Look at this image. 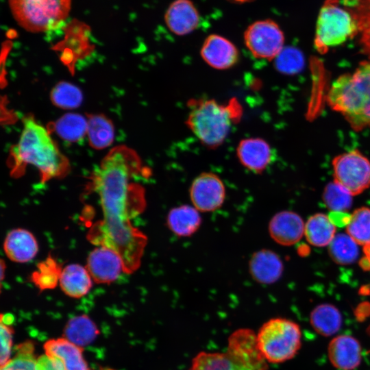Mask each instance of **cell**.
<instances>
[{"instance_id": "4316f807", "label": "cell", "mask_w": 370, "mask_h": 370, "mask_svg": "<svg viewBox=\"0 0 370 370\" xmlns=\"http://www.w3.org/2000/svg\"><path fill=\"white\" fill-rule=\"evenodd\" d=\"M310 323L318 334L330 336L340 330L342 317L334 306L328 304H320L312 311Z\"/></svg>"}, {"instance_id": "44dd1931", "label": "cell", "mask_w": 370, "mask_h": 370, "mask_svg": "<svg viewBox=\"0 0 370 370\" xmlns=\"http://www.w3.org/2000/svg\"><path fill=\"white\" fill-rule=\"evenodd\" d=\"M166 223L170 230L179 237H188L195 234L201 223L199 211L193 206L182 205L168 213Z\"/></svg>"}, {"instance_id": "9c48e42d", "label": "cell", "mask_w": 370, "mask_h": 370, "mask_svg": "<svg viewBox=\"0 0 370 370\" xmlns=\"http://www.w3.org/2000/svg\"><path fill=\"white\" fill-rule=\"evenodd\" d=\"M244 43L256 59L272 60L284 46V35L279 25L267 18L251 23L243 34Z\"/></svg>"}, {"instance_id": "836d02e7", "label": "cell", "mask_w": 370, "mask_h": 370, "mask_svg": "<svg viewBox=\"0 0 370 370\" xmlns=\"http://www.w3.org/2000/svg\"><path fill=\"white\" fill-rule=\"evenodd\" d=\"M323 199L332 212H345L351 207L352 195L334 181L325 187Z\"/></svg>"}, {"instance_id": "8992f818", "label": "cell", "mask_w": 370, "mask_h": 370, "mask_svg": "<svg viewBox=\"0 0 370 370\" xmlns=\"http://www.w3.org/2000/svg\"><path fill=\"white\" fill-rule=\"evenodd\" d=\"M259 349L269 363L292 359L300 349L301 332L295 322L282 317L264 322L256 333Z\"/></svg>"}, {"instance_id": "3957f363", "label": "cell", "mask_w": 370, "mask_h": 370, "mask_svg": "<svg viewBox=\"0 0 370 370\" xmlns=\"http://www.w3.org/2000/svg\"><path fill=\"white\" fill-rule=\"evenodd\" d=\"M327 101L356 132L370 127V60L351 73L339 75L331 84Z\"/></svg>"}, {"instance_id": "d4e9b609", "label": "cell", "mask_w": 370, "mask_h": 370, "mask_svg": "<svg viewBox=\"0 0 370 370\" xmlns=\"http://www.w3.org/2000/svg\"><path fill=\"white\" fill-rule=\"evenodd\" d=\"M336 225L329 216L317 213L305 224L304 235L308 242L316 247L329 245L336 236Z\"/></svg>"}, {"instance_id": "7bdbcfd3", "label": "cell", "mask_w": 370, "mask_h": 370, "mask_svg": "<svg viewBox=\"0 0 370 370\" xmlns=\"http://www.w3.org/2000/svg\"><path fill=\"white\" fill-rule=\"evenodd\" d=\"M367 331L368 334L370 336V325H369V326L368 327Z\"/></svg>"}, {"instance_id": "1f68e13d", "label": "cell", "mask_w": 370, "mask_h": 370, "mask_svg": "<svg viewBox=\"0 0 370 370\" xmlns=\"http://www.w3.org/2000/svg\"><path fill=\"white\" fill-rule=\"evenodd\" d=\"M50 99L55 106L70 110L78 108L82 104L83 95L75 85L60 82L52 88Z\"/></svg>"}, {"instance_id": "ba28073f", "label": "cell", "mask_w": 370, "mask_h": 370, "mask_svg": "<svg viewBox=\"0 0 370 370\" xmlns=\"http://www.w3.org/2000/svg\"><path fill=\"white\" fill-rule=\"evenodd\" d=\"M334 181L352 195L370 187V160L355 149L336 156L332 162Z\"/></svg>"}, {"instance_id": "e575fe53", "label": "cell", "mask_w": 370, "mask_h": 370, "mask_svg": "<svg viewBox=\"0 0 370 370\" xmlns=\"http://www.w3.org/2000/svg\"><path fill=\"white\" fill-rule=\"evenodd\" d=\"M34 349L29 341L18 345L14 356L1 366V370H37Z\"/></svg>"}, {"instance_id": "5b68a950", "label": "cell", "mask_w": 370, "mask_h": 370, "mask_svg": "<svg viewBox=\"0 0 370 370\" xmlns=\"http://www.w3.org/2000/svg\"><path fill=\"white\" fill-rule=\"evenodd\" d=\"M72 0H9L12 14L25 30L46 32L58 28L69 17Z\"/></svg>"}, {"instance_id": "8fae6325", "label": "cell", "mask_w": 370, "mask_h": 370, "mask_svg": "<svg viewBox=\"0 0 370 370\" xmlns=\"http://www.w3.org/2000/svg\"><path fill=\"white\" fill-rule=\"evenodd\" d=\"M189 195L193 206L199 212H214L224 203L225 187L217 174L203 172L193 180Z\"/></svg>"}, {"instance_id": "f35d334b", "label": "cell", "mask_w": 370, "mask_h": 370, "mask_svg": "<svg viewBox=\"0 0 370 370\" xmlns=\"http://www.w3.org/2000/svg\"><path fill=\"white\" fill-rule=\"evenodd\" d=\"M365 256L360 262V266L368 271H370V246L363 247Z\"/></svg>"}, {"instance_id": "7c38bea8", "label": "cell", "mask_w": 370, "mask_h": 370, "mask_svg": "<svg viewBox=\"0 0 370 370\" xmlns=\"http://www.w3.org/2000/svg\"><path fill=\"white\" fill-rule=\"evenodd\" d=\"M200 55L209 66L217 70H227L234 66L240 58L237 47L219 34L208 35L201 45Z\"/></svg>"}, {"instance_id": "b9f144b4", "label": "cell", "mask_w": 370, "mask_h": 370, "mask_svg": "<svg viewBox=\"0 0 370 370\" xmlns=\"http://www.w3.org/2000/svg\"><path fill=\"white\" fill-rule=\"evenodd\" d=\"M229 1H233V2L244 3V2L251 1L253 0H229Z\"/></svg>"}, {"instance_id": "ffe728a7", "label": "cell", "mask_w": 370, "mask_h": 370, "mask_svg": "<svg viewBox=\"0 0 370 370\" xmlns=\"http://www.w3.org/2000/svg\"><path fill=\"white\" fill-rule=\"evenodd\" d=\"M45 354L58 359L64 370H89L83 357L82 347L66 338L50 339L44 344Z\"/></svg>"}, {"instance_id": "8d00e7d4", "label": "cell", "mask_w": 370, "mask_h": 370, "mask_svg": "<svg viewBox=\"0 0 370 370\" xmlns=\"http://www.w3.org/2000/svg\"><path fill=\"white\" fill-rule=\"evenodd\" d=\"M13 330L10 325L1 323V366L10 360Z\"/></svg>"}, {"instance_id": "603a6c76", "label": "cell", "mask_w": 370, "mask_h": 370, "mask_svg": "<svg viewBox=\"0 0 370 370\" xmlns=\"http://www.w3.org/2000/svg\"><path fill=\"white\" fill-rule=\"evenodd\" d=\"M341 2L356 20L360 47L370 60V0H341Z\"/></svg>"}, {"instance_id": "6da1fadb", "label": "cell", "mask_w": 370, "mask_h": 370, "mask_svg": "<svg viewBox=\"0 0 370 370\" xmlns=\"http://www.w3.org/2000/svg\"><path fill=\"white\" fill-rule=\"evenodd\" d=\"M143 173L136 152L118 145L104 156L89 178V189L98 195L102 217L90 225L86 238L97 247L116 252L127 274L140 267L147 243V237L132 224L146 207L144 187L136 180Z\"/></svg>"}, {"instance_id": "d590c367", "label": "cell", "mask_w": 370, "mask_h": 370, "mask_svg": "<svg viewBox=\"0 0 370 370\" xmlns=\"http://www.w3.org/2000/svg\"><path fill=\"white\" fill-rule=\"evenodd\" d=\"M275 60L276 68L284 73L297 72L303 63L301 52L292 47H284Z\"/></svg>"}, {"instance_id": "5bb4252c", "label": "cell", "mask_w": 370, "mask_h": 370, "mask_svg": "<svg viewBox=\"0 0 370 370\" xmlns=\"http://www.w3.org/2000/svg\"><path fill=\"white\" fill-rule=\"evenodd\" d=\"M236 157L247 170L260 174L272 162L273 151L269 143L259 137L241 140L236 149Z\"/></svg>"}, {"instance_id": "ac0fdd59", "label": "cell", "mask_w": 370, "mask_h": 370, "mask_svg": "<svg viewBox=\"0 0 370 370\" xmlns=\"http://www.w3.org/2000/svg\"><path fill=\"white\" fill-rule=\"evenodd\" d=\"M283 263L275 252L261 249L255 252L249 262L252 278L258 283L269 284L277 282L283 272Z\"/></svg>"}, {"instance_id": "7402d4cb", "label": "cell", "mask_w": 370, "mask_h": 370, "mask_svg": "<svg viewBox=\"0 0 370 370\" xmlns=\"http://www.w3.org/2000/svg\"><path fill=\"white\" fill-rule=\"evenodd\" d=\"M92 280L86 267L79 264H71L62 269L59 284L66 295L80 298L90 290Z\"/></svg>"}, {"instance_id": "4dcf8cb0", "label": "cell", "mask_w": 370, "mask_h": 370, "mask_svg": "<svg viewBox=\"0 0 370 370\" xmlns=\"http://www.w3.org/2000/svg\"><path fill=\"white\" fill-rule=\"evenodd\" d=\"M358 244L347 234H336L329 246V254L339 264H349L358 258Z\"/></svg>"}, {"instance_id": "277c9868", "label": "cell", "mask_w": 370, "mask_h": 370, "mask_svg": "<svg viewBox=\"0 0 370 370\" xmlns=\"http://www.w3.org/2000/svg\"><path fill=\"white\" fill-rule=\"evenodd\" d=\"M188 108L186 126L204 146L212 149L224 143L242 114L241 106L235 99L227 103L214 99H192Z\"/></svg>"}, {"instance_id": "e0dca14e", "label": "cell", "mask_w": 370, "mask_h": 370, "mask_svg": "<svg viewBox=\"0 0 370 370\" xmlns=\"http://www.w3.org/2000/svg\"><path fill=\"white\" fill-rule=\"evenodd\" d=\"M361 346L353 336L340 335L331 340L328 357L332 365L340 370H353L361 362Z\"/></svg>"}, {"instance_id": "d6a6232c", "label": "cell", "mask_w": 370, "mask_h": 370, "mask_svg": "<svg viewBox=\"0 0 370 370\" xmlns=\"http://www.w3.org/2000/svg\"><path fill=\"white\" fill-rule=\"evenodd\" d=\"M188 370H234L225 352L202 351L192 359Z\"/></svg>"}, {"instance_id": "60d3db41", "label": "cell", "mask_w": 370, "mask_h": 370, "mask_svg": "<svg viewBox=\"0 0 370 370\" xmlns=\"http://www.w3.org/2000/svg\"><path fill=\"white\" fill-rule=\"evenodd\" d=\"M5 264L3 261V260H1V281L3 280L5 275H4V273H5Z\"/></svg>"}, {"instance_id": "4fadbf2b", "label": "cell", "mask_w": 370, "mask_h": 370, "mask_svg": "<svg viewBox=\"0 0 370 370\" xmlns=\"http://www.w3.org/2000/svg\"><path fill=\"white\" fill-rule=\"evenodd\" d=\"M86 267L93 281L98 284H110L123 272L120 256L102 246L97 247L89 254Z\"/></svg>"}, {"instance_id": "52a82bcc", "label": "cell", "mask_w": 370, "mask_h": 370, "mask_svg": "<svg viewBox=\"0 0 370 370\" xmlns=\"http://www.w3.org/2000/svg\"><path fill=\"white\" fill-rule=\"evenodd\" d=\"M358 25L341 0H325L319 12L314 45L321 54L357 36Z\"/></svg>"}, {"instance_id": "f546056e", "label": "cell", "mask_w": 370, "mask_h": 370, "mask_svg": "<svg viewBox=\"0 0 370 370\" xmlns=\"http://www.w3.org/2000/svg\"><path fill=\"white\" fill-rule=\"evenodd\" d=\"M346 232L358 245L370 246V208L355 210L346 225Z\"/></svg>"}, {"instance_id": "484cf974", "label": "cell", "mask_w": 370, "mask_h": 370, "mask_svg": "<svg viewBox=\"0 0 370 370\" xmlns=\"http://www.w3.org/2000/svg\"><path fill=\"white\" fill-rule=\"evenodd\" d=\"M87 136L90 145L95 149H103L114 141V127L105 115L89 114L88 116Z\"/></svg>"}, {"instance_id": "30bf717a", "label": "cell", "mask_w": 370, "mask_h": 370, "mask_svg": "<svg viewBox=\"0 0 370 370\" xmlns=\"http://www.w3.org/2000/svg\"><path fill=\"white\" fill-rule=\"evenodd\" d=\"M234 370H267L268 362L262 354L256 333L249 328H239L228 337L225 351Z\"/></svg>"}, {"instance_id": "9a60e30c", "label": "cell", "mask_w": 370, "mask_h": 370, "mask_svg": "<svg viewBox=\"0 0 370 370\" xmlns=\"http://www.w3.org/2000/svg\"><path fill=\"white\" fill-rule=\"evenodd\" d=\"M200 21L199 11L190 0H174L164 13L166 27L177 36L192 33L198 28Z\"/></svg>"}, {"instance_id": "7a4b0ae2", "label": "cell", "mask_w": 370, "mask_h": 370, "mask_svg": "<svg viewBox=\"0 0 370 370\" xmlns=\"http://www.w3.org/2000/svg\"><path fill=\"white\" fill-rule=\"evenodd\" d=\"M23 123L22 132L16 144L12 147L8 160L11 175L20 177L26 166L32 165L38 170L42 183L64 177L71 165L48 128L30 115L24 117Z\"/></svg>"}, {"instance_id": "cb8c5ba5", "label": "cell", "mask_w": 370, "mask_h": 370, "mask_svg": "<svg viewBox=\"0 0 370 370\" xmlns=\"http://www.w3.org/2000/svg\"><path fill=\"white\" fill-rule=\"evenodd\" d=\"M88 119L77 113H66L50 123L48 130L55 132L61 139L77 142L87 135Z\"/></svg>"}, {"instance_id": "f1b7e54d", "label": "cell", "mask_w": 370, "mask_h": 370, "mask_svg": "<svg viewBox=\"0 0 370 370\" xmlns=\"http://www.w3.org/2000/svg\"><path fill=\"white\" fill-rule=\"evenodd\" d=\"M62 271L61 266L49 255L38 264L30 279L40 291L53 289L60 282Z\"/></svg>"}, {"instance_id": "2e32d148", "label": "cell", "mask_w": 370, "mask_h": 370, "mask_svg": "<svg viewBox=\"0 0 370 370\" xmlns=\"http://www.w3.org/2000/svg\"><path fill=\"white\" fill-rule=\"evenodd\" d=\"M305 224L297 213L292 211H281L270 220L269 232L277 243L284 246L293 245L300 241L304 235Z\"/></svg>"}, {"instance_id": "d6986e66", "label": "cell", "mask_w": 370, "mask_h": 370, "mask_svg": "<svg viewBox=\"0 0 370 370\" xmlns=\"http://www.w3.org/2000/svg\"><path fill=\"white\" fill-rule=\"evenodd\" d=\"M3 249L12 261L24 263L32 260L38 251V245L35 236L29 231L13 229L7 234Z\"/></svg>"}, {"instance_id": "ab89813d", "label": "cell", "mask_w": 370, "mask_h": 370, "mask_svg": "<svg viewBox=\"0 0 370 370\" xmlns=\"http://www.w3.org/2000/svg\"><path fill=\"white\" fill-rule=\"evenodd\" d=\"M13 317L10 314L1 315V323H3L7 325H11Z\"/></svg>"}, {"instance_id": "83f0119b", "label": "cell", "mask_w": 370, "mask_h": 370, "mask_svg": "<svg viewBox=\"0 0 370 370\" xmlns=\"http://www.w3.org/2000/svg\"><path fill=\"white\" fill-rule=\"evenodd\" d=\"M98 334L97 326L84 314L71 319L64 330L65 338L80 347L90 343Z\"/></svg>"}, {"instance_id": "74e56055", "label": "cell", "mask_w": 370, "mask_h": 370, "mask_svg": "<svg viewBox=\"0 0 370 370\" xmlns=\"http://www.w3.org/2000/svg\"><path fill=\"white\" fill-rule=\"evenodd\" d=\"M37 370H64L62 362L47 355L40 356L36 360Z\"/></svg>"}]
</instances>
